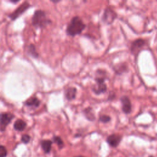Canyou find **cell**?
I'll return each mask as SVG.
<instances>
[{
	"label": "cell",
	"instance_id": "cell-7",
	"mask_svg": "<svg viewBox=\"0 0 157 157\" xmlns=\"http://www.w3.org/2000/svg\"><path fill=\"white\" fill-rule=\"evenodd\" d=\"M120 101L122 111L126 114L130 113L132 110V105L129 98L126 96H123L120 98Z\"/></svg>",
	"mask_w": 157,
	"mask_h": 157
},
{
	"label": "cell",
	"instance_id": "cell-2",
	"mask_svg": "<svg viewBox=\"0 0 157 157\" xmlns=\"http://www.w3.org/2000/svg\"><path fill=\"white\" fill-rule=\"evenodd\" d=\"M86 25L78 16L73 17L67 25L66 33L67 36L74 37L79 35L85 29Z\"/></svg>",
	"mask_w": 157,
	"mask_h": 157
},
{
	"label": "cell",
	"instance_id": "cell-16",
	"mask_svg": "<svg viewBox=\"0 0 157 157\" xmlns=\"http://www.w3.org/2000/svg\"><path fill=\"white\" fill-rule=\"evenodd\" d=\"M27 52L31 56H32L34 58L37 59L39 56V55L36 50V46L33 44H31L28 46Z\"/></svg>",
	"mask_w": 157,
	"mask_h": 157
},
{
	"label": "cell",
	"instance_id": "cell-21",
	"mask_svg": "<svg viewBox=\"0 0 157 157\" xmlns=\"http://www.w3.org/2000/svg\"><path fill=\"white\" fill-rule=\"evenodd\" d=\"M115 98V93L113 91H110L109 93L107 100L108 101H112V100L114 99Z\"/></svg>",
	"mask_w": 157,
	"mask_h": 157
},
{
	"label": "cell",
	"instance_id": "cell-1",
	"mask_svg": "<svg viewBox=\"0 0 157 157\" xmlns=\"http://www.w3.org/2000/svg\"><path fill=\"white\" fill-rule=\"evenodd\" d=\"M107 78V73L105 71L100 69L96 71L94 77L95 84L92 87V91L95 94L99 95L107 91V87L105 83Z\"/></svg>",
	"mask_w": 157,
	"mask_h": 157
},
{
	"label": "cell",
	"instance_id": "cell-22",
	"mask_svg": "<svg viewBox=\"0 0 157 157\" xmlns=\"http://www.w3.org/2000/svg\"><path fill=\"white\" fill-rule=\"evenodd\" d=\"M9 1L13 4H17L20 1V0H9Z\"/></svg>",
	"mask_w": 157,
	"mask_h": 157
},
{
	"label": "cell",
	"instance_id": "cell-23",
	"mask_svg": "<svg viewBox=\"0 0 157 157\" xmlns=\"http://www.w3.org/2000/svg\"><path fill=\"white\" fill-rule=\"evenodd\" d=\"M60 1H51V2H52L53 3H55V4H56V3H58V2H59Z\"/></svg>",
	"mask_w": 157,
	"mask_h": 157
},
{
	"label": "cell",
	"instance_id": "cell-10",
	"mask_svg": "<svg viewBox=\"0 0 157 157\" xmlns=\"http://www.w3.org/2000/svg\"><path fill=\"white\" fill-rule=\"evenodd\" d=\"M64 97L67 101L75 99L77 95V90L74 86H68L64 89Z\"/></svg>",
	"mask_w": 157,
	"mask_h": 157
},
{
	"label": "cell",
	"instance_id": "cell-14",
	"mask_svg": "<svg viewBox=\"0 0 157 157\" xmlns=\"http://www.w3.org/2000/svg\"><path fill=\"white\" fill-rule=\"evenodd\" d=\"M40 146L43 150V151L45 153H49L51 151L52 149V146L53 142L50 140L48 139H45V140H42L40 142Z\"/></svg>",
	"mask_w": 157,
	"mask_h": 157
},
{
	"label": "cell",
	"instance_id": "cell-24",
	"mask_svg": "<svg viewBox=\"0 0 157 157\" xmlns=\"http://www.w3.org/2000/svg\"><path fill=\"white\" fill-rule=\"evenodd\" d=\"M75 157H83V156H75Z\"/></svg>",
	"mask_w": 157,
	"mask_h": 157
},
{
	"label": "cell",
	"instance_id": "cell-20",
	"mask_svg": "<svg viewBox=\"0 0 157 157\" xmlns=\"http://www.w3.org/2000/svg\"><path fill=\"white\" fill-rule=\"evenodd\" d=\"M7 155V150L6 148L1 145L0 146V157H6Z\"/></svg>",
	"mask_w": 157,
	"mask_h": 157
},
{
	"label": "cell",
	"instance_id": "cell-25",
	"mask_svg": "<svg viewBox=\"0 0 157 157\" xmlns=\"http://www.w3.org/2000/svg\"><path fill=\"white\" fill-rule=\"evenodd\" d=\"M149 157H153V156H149Z\"/></svg>",
	"mask_w": 157,
	"mask_h": 157
},
{
	"label": "cell",
	"instance_id": "cell-17",
	"mask_svg": "<svg viewBox=\"0 0 157 157\" xmlns=\"http://www.w3.org/2000/svg\"><path fill=\"white\" fill-rule=\"evenodd\" d=\"M53 141L54 143H55L59 148H61L63 147L64 146V142L62 140V139L61 138V137L58 136H54L52 138Z\"/></svg>",
	"mask_w": 157,
	"mask_h": 157
},
{
	"label": "cell",
	"instance_id": "cell-11",
	"mask_svg": "<svg viewBox=\"0 0 157 157\" xmlns=\"http://www.w3.org/2000/svg\"><path fill=\"white\" fill-rule=\"evenodd\" d=\"M23 104L25 106L28 107H29L31 109H35L39 107L40 104V101L36 96H33L26 99L23 102Z\"/></svg>",
	"mask_w": 157,
	"mask_h": 157
},
{
	"label": "cell",
	"instance_id": "cell-6",
	"mask_svg": "<svg viewBox=\"0 0 157 157\" xmlns=\"http://www.w3.org/2000/svg\"><path fill=\"white\" fill-rule=\"evenodd\" d=\"M15 115L8 112H2L1 113V131L4 132L7 126L11 123Z\"/></svg>",
	"mask_w": 157,
	"mask_h": 157
},
{
	"label": "cell",
	"instance_id": "cell-3",
	"mask_svg": "<svg viewBox=\"0 0 157 157\" xmlns=\"http://www.w3.org/2000/svg\"><path fill=\"white\" fill-rule=\"evenodd\" d=\"M31 23L36 28L43 29L51 24L52 20L47 17L45 11L42 9H37L32 17Z\"/></svg>",
	"mask_w": 157,
	"mask_h": 157
},
{
	"label": "cell",
	"instance_id": "cell-18",
	"mask_svg": "<svg viewBox=\"0 0 157 157\" xmlns=\"http://www.w3.org/2000/svg\"><path fill=\"white\" fill-rule=\"evenodd\" d=\"M99 121H101L103 123H109V121H110L111 117L108 115L102 114L99 116Z\"/></svg>",
	"mask_w": 157,
	"mask_h": 157
},
{
	"label": "cell",
	"instance_id": "cell-13",
	"mask_svg": "<svg viewBox=\"0 0 157 157\" xmlns=\"http://www.w3.org/2000/svg\"><path fill=\"white\" fill-rule=\"evenodd\" d=\"M112 69L115 72V73L117 75H121L124 72H126L128 69V67L126 63H118L114 65L112 67Z\"/></svg>",
	"mask_w": 157,
	"mask_h": 157
},
{
	"label": "cell",
	"instance_id": "cell-9",
	"mask_svg": "<svg viewBox=\"0 0 157 157\" xmlns=\"http://www.w3.org/2000/svg\"><path fill=\"white\" fill-rule=\"evenodd\" d=\"M145 45V41L142 39H138L133 41L131 45V52L132 54L136 55L139 52L143 46Z\"/></svg>",
	"mask_w": 157,
	"mask_h": 157
},
{
	"label": "cell",
	"instance_id": "cell-19",
	"mask_svg": "<svg viewBox=\"0 0 157 157\" xmlns=\"http://www.w3.org/2000/svg\"><path fill=\"white\" fill-rule=\"evenodd\" d=\"M30 139H31V137L29 135L27 134H23L21 137V141L25 144H27L30 141Z\"/></svg>",
	"mask_w": 157,
	"mask_h": 157
},
{
	"label": "cell",
	"instance_id": "cell-15",
	"mask_svg": "<svg viewBox=\"0 0 157 157\" xmlns=\"http://www.w3.org/2000/svg\"><path fill=\"white\" fill-rule=\"evenodd\" d=\"M26 123L22 119H17L13 123V129L17 131H23L26 127Z\"/></svg>",
	"mask_w": 157,
	"mask_h": 157
},
{
	"label": "cell",
	"instance_id": "cell-8",
	"mask_svg": "<svg viewBox=\"0 0 157 157\" xmlns=\"http://www.w3.org/2000/svg\"><path fill=\"white\" fill-rule=\"evenodd\" d=\"M121 139L122 137L120 134H112L107 137L106 140L110 147H117L121 142Z\"/></svg>",
	"mask_w": 157,
	"mask_h": 157
},
{
	"label": "cell",
	"instance_id": "cell-5",
	"mask_svg": "<svg viewBox=\"0 0 157 157\" xmlns=\"http://www.w3.org/2000/svg\"><path fill=\"white\" fill-rule=\"evenodd\" d=\"M31 7V4L27 1L23 2L17 9H15L12 13L9 14L8 17L11 19L12 21L15 20L20 16H21L27 10Z\"/></svg>",
	"mask_w": 157,
	"mask_h": 157
},
{
	"label": "cell",
	"instance_id": "cell-4",
	"mask_svg": "<svg viewBox=\"0 0 157 157\" xmlns=\"http://www.w3.org/2000/svg\"><path fill=\"white\" fill-rule=\"evenodd\" d=\"M117 18V14L115 12V10L110 7H107L104 10L101 20L104 23L110 25L113 23V21Z\"/></svg>",
	"mask_w": 157,
	"mask_h": 157
},
{
	"label": "cell",
	"instance_id": "cell-12",
	"mask_svg": "<svg viewBox=\"0 0 157 157\" xmlns=\"http://www.w3.org/2000/svg\"><path fill=\"white\" fill-rule=\"evenodd\" d=\"M83 114L85 118L90 121H93L96 120L95 113L91 107H87L85 108L83 110Z\"/></svg>",
	"mask_w": 157,
	"mask_h": 157
}]
</instances>
